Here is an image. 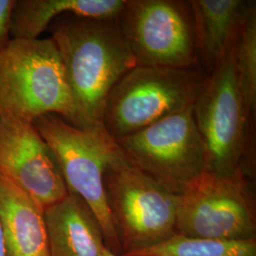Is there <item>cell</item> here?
<instances>
[{"label": "cell", "instance_id": "cell-7", "mask_svg": "<svg viewBox=\"0 0 256 256\" xmlns=\"http://www.w3.org/2000/svg\"><path fill=\"white\" fill-rule=\"evenodd\" d=\"M176 232L226 240L256 238V208L245 174L204 171L176 194Z\"/></svg>", "mask_w": 256, "mask_h": 256}, {"label": "cell", "instance_id": "cell-11", "mask_svg": "<svg viewBox=\"0 0 256 256\" xmlns=\"http://www.w3.org/2000/svg\"><path fill=\"white\" fill-rule=\"evenodd\" d=\"M50 256H102L108 248L100 223L74 194L44 210Z\"/></svg>", "mask_w": 256, "mask_h": 256}, {"label": "cell", "instance_id": "cell-2", "mask_svg": "<svg viewBox=\"0 0 256 256\" xmlns=\"http://www.w3.org/2000/svg\"><path fill=\"white\" fill-rule=\"evenodd\" d=\"M234 48L206 77L192 110L205 150L206 171L248 178L254 166L256 124L248 118L239 90Z\"/></svg>", "mask_w": 256, "mask_h": 256}, {"label": "cell", "instance_id": "cell-9", "mask_svg": "<svg viewBox=\"0 0 256 256\" xmlns=\"http://www.w3.org/2000/svg\"><path fill=\"white\" fill-rule=\"evenodd\" d=\"M192 106L113 140L131 164L176 194L206 171L205 150Z\"/></svg>", "mask_w": 256, "mask_h": 256}, {"label": "cell", "instance_id": "cell-14", "mask_svg": "<svg viewBox=\"0 0 256 256\" xmlns=\"http://www.w3.org/2000/svg\"><path fill=\"white\" fill-rule=\"evenodd\" d=\"M126 0H16L12 38L36 39L66 14L84 18L118 16Z\"/></svg>", "mask_w": 256, "mask_h": 256}, {"label": "cell", "instance_id": "cell-12", "mask_svg": "<svg viewBox=\"0 0 256 256\" xmlns=\"http://www.w3.org/2000/svg\"><path fill=\"white\" fill-rule=\"evenodd\" d=\"M252 1L191 0L200 68L209 76L238 39Z\"/></svg>", "mask_w": 256, "mask_h": 256}, {"label": "cell", "instance_id": "cell-19", "mask_svg": "<svg viewBox=\"0 0 256 256\" xmlns=\"http://www.w3.org/2000/svg\"><path fill=\"white\" fill-rule=\"evenodd\" d=\"M102 256H120L118 254H114V252H112L111 250H110L108 248H106V250H104V254Z\"/></svg>", "mask_w": 256, "mask_h": 256}, {"label": "cell", "instance_id": "cell-8", "mask_svg": "<svg viewBox=\"0 0 256 256\" xmlns=\"http://www.w3.org/2000/svg\"><path fill=\"white\" fill-rule=\"evenodd\" d=\"M117 18L137 66L200 68L190 1L126 0Z\"/></svg>", "mask_w": 256, "mask_h": 256}, {"label": "cell", "instance_id": "cell-6", "mask_svg": "<svg viewBox=\"0 0 256 256\" xmlns=\"http://www.w3.org/2000/svg\"><path fill=\"white\" fill-rule=\"evenodd\" d=\"M52 149L68 192L80 196L100 223L108 248L120 256L119 236L108 204L104 174L115 149L108 135L76 128L62 117L46 114L32 122Z\"/></svg>", "mask_w": 256, "mask_h": 256}, {"label": "cell", "instance_id": "cell-1", "mask_svg": "<svg viewBox=\"0 0 256 256\" xmlns=\"http://www.w3.org/2000/svg\"><path fill=\"white\" fill-rule=\"evenodd\" d=\"M48 30L59 52L72 96L74 126L108 135L104 128L106 99L114 86L137 66L117 16L66 14L52 21Z\"/></svg>", "mask_w": 256, "mask_h": 256}, {"label": "cell", "instance_id": "cell-10", "mask_svg": "<svg viewBox=\"0 0 256 256\" xmlns=\"http://www.w3.org/2000/svg\"><path fill=\"white\" fill-rule=\"evenodd\" d=\"M0 174L45 208L68 194L52 149L32 122L0 113Z\"/></svg>", "mask_w": 256, "mask_h": 256}, {"label": "cell", "instance_id": "cell-17", "mask_svg": "<svg viewBox=\"0 0 256 256\" xmlns=\"http://www.w3.org/2000/svg\"><path fill=\"white\" fill-rule=\"evenodd\" d=\"M14 4L16 0H0V54L12 39L10 27Z\"/></svg>", "mask_w": 256, "mask_h": 256}, {"label": "cell", "instance_id": "cell-5", "mask_svg": "<svg viewBox=\"0 0 256 256\" xmlns=\"http://www.w3.org/2000/svg\"><path fill=\"white\" fill-rule=\"evenodd\" d=\"M206 75L200 68L136 66L106 102L104 128L112 140L124 137L194 104Z\"/></svg>", "mask_w": 256, "mask_h": 256}, {"label": "cell", "instance_id": "cell-15", "mask_svg": "<svg viewBox=\"0 0 256 256\" xmlns=\"http://www.w3.org/2000/svg\"><path fill=\"white\" fill-rule=\"evenodd\" d=\"M122 256H256V238L226 240L176 234L155 246Z\"/></svg>", "mask_w": 256, "mask_h": 256}, {"label": "cell", "instance_id": "cell-18", "mask_svg": "<svg viewBox=\"0 0 256 256\" xmlns=\"http://www.w3.org/2000/svg\"><path fill=\"white\" fill-rule=\"evenodd\" d=\"M0 256H7L6 250H5V247H4V243H3L1 230H0Z\"/></svg>", "mask_w": 256, "mask_h": 256}, {"label": "cell", "instance_id": "cell-16", "mask_svg": "<svg viewBox=\"0 0 256 256\" xmlns=\"http://www.w3.org/2000/svg\"><path fill=\"white\" fill-rule=\"evenodd\" d=\"M239 90L250 122L256 124V2L252 1L234 48Z\"/></svg>", "mask_w": 256, "mask_h": 256}, {"label": "cell", "instance_id": "cell-4", "mask_svg": "<svg viewBox=\"0 0 256 256\" xmlns=\"http://www.w3.org/2000/svg\"><path fill=\"white\" fill-rule=\"evenodd\" d=\"M104 187L124 256L176 234V194L131 164L115 144Z\"/></svg>", "mask_w": 256, "mask_h": 256}, {"label": "cell", "instance_id": "cell-13", "mask_svg": "<svg viewBox=\"0 0 256 256\" xmlns=\"http://www.w3.org/2000/svg\"><path fill=\"white\" fill-rule=\"evenodd\" d=\"M0 230L7 256H50L44 208L1 174Z\"/></svg>", "mask_w": 256, "mask_h": 256}, {"label": "cell", "instance_id": "cell-3", "mask_svg": "<svg viewBox=\"0 0 256 256\" xmlns=\"http://www.w3.org/2000/svg\"><path fill=\"white\" fill-rule=\"evenodd\" d=\"M0 113L30 122L55 114L74 124L72 96L50 38H12L0 54Z\"/></svg>", "mask_w": 256, "mask_h": 256}]
</instances>
